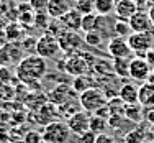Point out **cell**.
I'll return each mask as SVG.
<instances>
[{
  "instance_id": "obj_1",
  "label": "cell",
  "mask_w": 154,
  "mask_h": 143,
  "mask_svg": "<svg viewBox=\"0 0 154 143\" xmlns=\"http://www.w3.org/2000/svg\"><path fill=\"white\" fill-rule=\"evenodd\" d=\"M48 72V64L46 59L38 54H30V56H25L23 59L18 63L17 66V76L21 82L28 84H36L38 81H41Z\"/></svg>"
},
{
  "instance_id": "obj_2",
  "label": "cell",
  "mask_w": 154,
  "mask_h": 143,
  "mask_svg": "<svg viewBox=\"0 0 154 143\" xmlns=\"http://www.w3.org/2000/svg\"><path fill=\"white\" fill-rule=\"evenodd\" d=\"M79 102H80L82 110H85L89 113H95L97 110H100L102 107H105L108 104L103 91L98 89V87H89L82 94H79Z\"/></svg>"
},
{
  "instance_id": "obj_3",
  "label": "cell",
  "mask_w": 154,
  "mask_h": 143,
  "mask_svg": "<svg viewBox=\"0 0 154 143\" xmlns=\"http://www.w3.org/2000/svg\"><path fill=\"white\" fill-rule=\"evenodd\" d=\"M41 135L45 143H67L71 138V130H69L66 122L54 120V122L43 127Z\"/></svg>"
},
{
  "instance_id": "obj_4",
  "label": "cell",
  "mask_w": 154,
  "mask_h": 143,
  "mask_svg": "<svg viewBox=\"0 0 154 143\" xmlns=\"http://www.w3.org/2000/svg\"><path fill=\"white\" fill-rule=\"evenodd\" d=\"M35 53L38 54V56L45 58V59H54V58L61 53V46H59V40H57V36L45 31L38 40H36Z\"/></svg>"
},
{
  "instance_id": "obj_5",
  "label": "cell",
  "mask_w": 154,
  "mask_h": 143,
  "mask_svg": "<svg viewBox=\"0 0 154 143\" xmlns=\"http://www.w3.org/2000/svg\"><path fill=\"white\" fill-rule=\"evenodd\" d=\"M90 66L92 64H89V54H84L80 51L69 54L67 59H64V71L74 78L87 74Z\"/></svg>"
},
{
  "instance_id": "obj_6",
  "label": "cell",
  "mask_w": 154,
  "mask_h": 143,
  "mask_svg": "<svg viewBox=\"0 0 154 143\" xmlns=\"http://www.w3.org/2000/svg\"><path fill=\"white\" fill-rule=\"evenodd\" d=\"M128 45H130L131 51L136 53L138 56H143L148 53L149 49L154 48V35L151 33H131L128 36Z\"/></svg>"
},
{
  "instance_id": "obj_7",
  "label": "cell",
  "mask_w": 154,
  "mask_h": 143,
  "mask_svg": "<svg viewBox=\"0 0 154 143\" xmlns=\"http://www.w3.org/2000/svg\"><path fill=\"white\" fill-rule=\"evenodd\" d=\"M23 59V51L21 46L17 43H5L0 46V68H10L18 66V63Z\"/></svg>"
},
{
  "instance_id": "obj_8",
  "label": "cell",
  "mask_w": 154,
  "mask_h": 143,
  "mask_svg": "<svg viewBox=\"0 0 154 143\" xmlns=\"http://www.w3.org/2000/svg\"><path fill=\"white\" fill-rule=\"evenodd\" d=\"M61 51L66 54H72L80 51V46L84 45V38L79 35V31H62V35L57 36Z\"/></svg>"
},
{
  "instance_id": "obj_9",
  "label": "cell",
  "mask_w": 154,
  "mask_h": 143,
  "mask_svg": "<svg viewBox=\"0 0 154 143\" xmlns=\"http://www.w3.org/2000/svg\"><path fill=\"white\" fill-rule=\"evenodd\" d=\"M90 115H92V113H89L85 110H79V112H75L74 115L69 117V119L66 120V123H67L71 133H74L79 137V135L89 132L90 130Z\"/></svg>"
},
{
  "instance_id": "obj_10",
  "label": "cell",
  "mask_w": 154,
  "mask_h": 143,
  "mask_svg": "<svg viewBox=\"0 0 154 143\" xmlns=\"http://www.w3.org/2000/svg\"><path fill=\"white\" fill-rule=\"evenodd\" d=\"M151 66L146 61V58L143 56H136L131 58L130 61V78L133 81H138V82H146L151 74Z\"/></svg>"
},
{
  "instance_id": "obj_11",
  "label": "cell",
  "mask_w": 154,
  "mask_h": 143,
  "mask_svg": "<svg viewBox=\"0 0 154 143\" xmlns=\"http://www.w3.org/2000/svg\"><path fill=\"white\" fill-rule=\"evenodd\" d=\"M130 27L133 33H151L154 25H152V20L149 17V12L148 10H138L133 17L130 18Z\"/></svg>"
},
{
  "instance_id": "obj_12",
  "label": "cell",
  "mask_w": 154,
  "mask_h": 143,
  "mask_svg": "<svg viewBox=\"0 0 154 143\" xmlns=\"http://www.w3.org/2000/svg\"><path fill=\"white\" fill-rule=\"evenodd\" d=\"M107 51L112 58H131L133 51L128 45L126 38H120V36H112L107 43Z\"/></svg>"
},
{
  "instance_id": "obj_13",
  "label": "cell",
  "mask_w": 154,
  "mask_h": 143,
  "mask_svg": "<svg viewBox=\"0 0 154 143\" xmlns=\"http://www.w3.org/2000/svg\"><path fill=\"white\" fill-rule=\"evenodd\" d=\"M72 97H74V94H72V89L67 84H59V86H56L49 94H48V100H49L51 104H54L56 107L66 104V102L71 100Z\"/></svg>"
},
{
  "instance_id": "obj_14",
  "label": "cell",
  "mask_w": 154,
  "mask_h": 143,
  "mask_svg": "<svg viewBox=\"0 0 154 143\" xmlns=\"http://www.w3.org/2000/svg\"><path fill=\"white\" fill-rule=\"evenodd\" d=\"M139 10V5L134 0H118L115 5V17L122 20H130Z\"/></svg>"
},
{
  "instance_id": "obj_15",
  "label": "cell",
  "mask_w": 154,
  "mask_h": 143,
  "mask_svg": "<svg viewBox=\"0 0 154 143\" xmlns=\"http://www.w3.org/2000/svg\"><path fill=\"white\" fill-rule=\"evenodd\" d=\"M82 13L77 12L75 8H71L67 13H66L62 18H59L61 25L64 27V30L67 31H80V27H82Z\"/></svg>"
},
{
  "instance_id": "obj_16",
  "label": "cell",
  "mask_w": 154,
  "mask_h": 143,
  "mask_svg": "<svg viewBox=\"0 0 154 143\" xmlns=\"http://www.w3.org/2000/svg\"><path fill=\"white\" fill-rule=\"evenodd\" d=\"M71 10V3L69 0H49V5H48V15L53 20H59L66 15V13Z\"/></svg>"
},
{
  "instance_id": "obj_17",
  "label": "cell",
  "mask_w": 154,
  "mask_h": 143,
  "mask_svg": "<svg viewBox=\"0 0 154 143\" xmlns=\"http://www.w3.org/2000/svg\"><path fill=\"white\" fill-rule=\"evenodd\" d=\"M138 104L144 109L154 107V86L148 82H143L138 91Z\"/></svg>"
},
{
  "instance_id": "obj_18",
  "label": "cell",
  "mask_w": 154,
  "mask_h": 143,
  "mask_svg": "<svg viewBox=\"0 0 154 143\" xmlns=\"http://www.w3.org/2000/svg\"><path fill=\"white\" fill-rule=\"evenodd\" d=\"M138 91H139L138 86H134L133 82H126V84H123V86L120 87L118 97L128 105L130 104H138Z\"/></svg>"
},
{
  "instance_id": "obj_19",
  "label": "cell",
  "mask_w": 154,
  "mask_h": 143,
  "mask_svg": "<svg viewBox=\"0 0 154 143\" xmlns=\"http://www.w3.org/2000/svg\"><path fill=\"white\" fill-rule=\"evenodd\" d=\"M130 61L131 58H113L112 66H113V74L116 78H130Z\"/></svg>"
},
{
  "instance_id": "obj_20",
  "label": "cell",
  "mask_w": 154,
  "mask_h": 143,
  "mask_svg": "<svg viewBox=\"0 0 154 143\" xmlns=\"http://www.w3.org/2000/svg\"><path fill=\"white\" fill-rule=\"evenodd\" d=\"M115 0H95V13L102 17H108L115 13Z\"/></svg>"
},
{
  "instance_id": "obj_21",
  "label": "cell",
  "mask_w": 154,
  "mask_h": 143,
  "mask_svg": "<svg viewBox=\"0 0 154 143\" xmlns=\"http://www.w3.org/2000/svg\"><path fill=\"white\" fill-rule=\"evenodd\" d=\"M144 107H141L139 104H126V109H125V117H126L128 120H131V122H141L143 119H144V110H143Z\"/></svg>"
},
{
  "instance_id": "obj_22",
  "label": "cell",
  "mask_w": 154,
  "mask_h": 143,
  "mask_svg": "<svg viewBox=\"0 0 154 143\" xmlns=\"http://www.w3.org/2000/svg\"><path fill=\"white\" fill-rule=\"evenodd\" d=\"M113 33H115V36H120V38H128V36L133 33V30H131V27H130V21L122 20V18H115Z\"/></svg>"
},
{
  "instance_id": "obj_23",
  "label": "cell",
  "mask_w": 154,
  "mask_h": 143,
  "mask_svg": "<svg viewBox=\"0 0 154 143\" xmlns=\"http://www.w3.org/2000/svg\"><path fill=\"white\" fill-rule=\"evenodd\" d=\"M107 128H108V119H103V117L95 115V113L90 115V130L94 133H97V135L105 133Z\"/></svg>"
},
{
  "instance_id": "obj_24",
  "label": "cell",
  "mask_w": 154,
  "mask_h": 143,
  "mask_svg": "<svg viewBox=\"0 0 154 143\" xmlns=\"http://www.w3.org/2000/svg\"><path fill=\"white\" fill-rule=\"evenodd\" d=\"M97 28H98V15L97 13H90V15L82 17V27H80V30L84 33L97 31Z\"/></svg>"
},
{
  "instance_id": "obj_25",
  "label": "cell",
  "mask_w": 154,
  "mask_h": 143,
  "mask_svg": "<svg viewBox=\"0 0 154 143\" xmlns=\"http://www.w3.org/2000/svg\"><path fill=\"white\" fill-rule=\"evenodd\" d=\"M103 38L105 36L100 31H89L84 35V43L89 45L90 48H100L102 43H103Z\"/></svg>"
},
{
  "instance_id": "obj_26",
  "label": "cell",
  "mask_w": 154,
  "mask_h": 143,
  "mask_svg": "<svg viewBox=\"0 0 154 143\" xmlns=\"http://www.w3.org/2000/svg\"><path fill=\"white\" fill-rule=\"evenodd\" d=\"M74 8L77 12H80L82 15L95 13V0H77L74 3Z\"/></svg>"
},
{
  "instance_id": "obj_27",
  "label": "cell",
  "mask_w": 154,
  "mask_h": 143,
  "mask_svg": "<svg viewBox=\"0 0 154 143\" xmlns=\"http://www.w3.org/2000/svg\"><path fill=\"white\" fill-rule=\"evenodd\" d=\"M72 87H74L75 92L82 94L84 91H87L89 87H94L92 82H90L89 76L84 74V76H77V78H74V82H72Z\"/></svg>"
},
{
  "instance_id": "obj_28",
  "label": "cell",
  "mask_w": 154,
  "mask_h": 143,
  "mask_svg": "<svg viewBox=\"0 0 154 143\" xmlns=\"http://www.w3.org/2000/svg\"><path fill=\"white\" fill-rule=\"evenodd\" d=\"M51 18L49 15H48V12H38L35 13V21H33V25H35L36 28H39V30H48V27H49L51 23Z\"/></svg>"
},
{
  "instance_id": "obj_29",
  "label": "cell",
  "mask_w": 154,
  "mask_h": 143,
  "mask_svg": "<svg viewBox=\"0 0 154 143\" xmlns=\"http://www.w3.org/2000/svg\"><path fill=\"white\" fill-rule=\"evenodd\" d=\"M125 143H144V130L143 128H134L125 137Z\"/></svg>"
},
{
  "instance_id": "obj_30",
  "label": "cell",
  "mask_w": 154,
  "mask_h": 143,
  "mask_svg": "<svg viewBox=\"0 0 154 143\" xmlns=\"http://www.w3.org/2000/svg\"><path fill=\"white\" fill-rule=\"evenodd\" d=\"M23 141H25V143H45L41 132H36V130H30V132H26V135H25Z\"/></svg>"
},
{
  "instance_id": "obj_31",
  "label": "cell",
  "mask_w": 154,
  "mask_h": 143,
  "mask_svg": "<svg viewBox=\"0 0 154 143\" xmlns=\"http://www.w3.org/2000/svg\"><path fill=\"white\" fill-rule=\"evenodd\" d=\"M28 3L33 8V12L38 13V12H46L48 5H49V0H28Z\"/></svg>"
},
{
  "instance_id": "obj_32",
  "label": "cell",
  "mask_w": 154,
  "mask_h": 143,
  "mask_svg": "<svg viewBox=\"0 0 154 143\" xmlns=\"http://www.w3.org/2000/svg\"><path fill=\"white\" fill-rule=\"evenodd\" d=\"M125 119H126V117L120 115V113H110V117H108V127L116 128V130H118V128L122 127V123L125 122Z\"/></svg>"
},
{
  "instance_id": "obj_33",
  "label": "cell",
  "mask_w": 154,
  "mask_h": 143,
  "mask_svg": "<svg viewBox=\"0 0 154 143\" xmlns=\"http://www.w3.org/2000/svg\"><path fill=\"white\" fill-rule=\"evenodd\" d=\"M77 138H79L80 143H95V140H97V133H94L92 130H89V132H85V133L79 135Z\"/></svg>"
},
{
  "instance_id": "obj_34",
  "label": "cell",
  "mask_w": 154,
  "mask_h": 143,
  "mask_svg": "<svg viewBox=\"0 0 154 143\" xmlns=\"http://www.w3.org/2000/svg\"><path fill=\"white\" fill-rule=\"evenodd\" d=\"M95 143H116V140L112 137V135L100 133V135H97V140H95Z\"/></svg>"
},
{
  "instance_id": "obj_35",
  "label": "cell",
  "mask_w": 154,
  "mask_h": 143,
  "mask_svg": "<svg viewBox=\"0 0 154 143\" xmlns=\"http://www.w3.org/2000/svg\"><path fill=\"white\" fill-rule=\"evenodd\" d=\"M10 81V71L7 68H0V84H7Z\"/></svg>"
},
{
  "instance_id": "obj_36",
  "label": "cell",
  "mask_w": 154,
  "mask_h": 143,
  "mask_svg": "<svg viewBox=\"0 0 154 143\" xmlns=\"http://www.w3.org/2000/svg\"><path fill=\"white\" fill-rule=\"evenodd\" d=\"M144 120H148L149 123L154 125V107L152 109H146L144 110Z\"/></svg>"
},
{
  "instance_id": "obj_37",
  "label": "cell",
  "mask_w": 154,
  "mask_h": 143,
  "mask_svg": "<svg viewBox=\"0 0 154 143\" xmlns=\"http://www.w3.org/2000/svg\"><path fill=\"white\" fill-rule=\"evenodd\" d=\"M144 58H146V61L149 63V66H151V69H154V48L149 49L148 53L144 54Z\"/></svg>"
},
{
  "instance_id": "obj_38",
  "label": "cell",
  "mask_w": 154,
  "mask_h": 143,
  "mask_svg": "<svg viewBox=\"0 0 154 143\" xmlns=\"http://www.w3.org/2000/svg\"><path fill=\"white\" fill-rule=\"evenodd\" d=\"M8 12V5H7V0H0V18L5 17Z\"/></svg>"
},
{
  "instance_id": "obj_39",
  "label": "cell",
  "mask_w": 154,
  "mask_h": 143,
  "mask_svg": "<svg viewBox=\"0 0 154 143\" xmlns=\"http://www.w3.org/2000/svg\"><path fill=\"white\" fill-rule=\"evenodd\" d=\"M148 84H151V86H154V69L151 71V74H149V78H148V81H146Z\"/></svg>"
},
{
  "instance_id": "obj_40",
  "label": "cell",
  "mask_w": 154,
  "mask_h": 143,
  "mask_svg": "<svg viewBox=\"0 0 154 143\" xmlns=\"http://www.w3.org/2000/svg\"><path fill=\"white\" fill-rule=\"evenodd\" d=\"M148 12H149V17H151V20H152V25H154V5H151L148 8Z\"/></svg>"
},
{
  "instance_id": "obj_41",
  "label": "cell",
  "mask_w": 154,
  "mask_h": 143,
  "mask_svg": "<svg viewBox=\"0 0 154 143\" xmlns=\"http://www.w3.org/2000/svg\"><path fill=\"white\" fill-rule=\"evenodd\" d=\"M146 5H148V8H149L151 5H154V0H146Z\"/></svg>"
},
{
  "instance_id": "obj_42",
  "label": "cell",
  "mask_w": 154,
  "mask_h": 143,
  "mask_svg": "<svg viewBox=\"0 0 154 143\" xmlns=\"http://www.w3.org/2000/svg\"><path fill=\"white\" fill-rule=\"evenodd\" d=\"M134 2H136L138 5H141V0H134ZM143 2H146V0H143Z\"/></svg>"
},
{
  "instance_id": "obj_43",
  "label": "cell",
  "mask_w": 154,
  "mask_h": 143,
  "mask_svg": "<svg viewBox=\"0 0 154 143\" xmlns=\"http://www.w3.org/2000/svg\"><path fill=\"white\" fill-rule=\"evenodd\" d=\"M7 2H18V0H7Z\"/></svg>"
},
{
  "instance_id": "obj_44",
  "label": "cell",
  "mask_w": 154,
  "mask_h": 143,
  "mask_svg": "<svg viewBox=\"0 0 154 143\" xmlns=\"http://www.w3.org/2000/svg\"><path fill=\"white\" fill-rule=\"evenodd\" d=\"M2 45H3V43H2V41H0V46H2Z\"/></svg>"
},
{
  "instance_id": "obj_45",
  "label": "cell",
  "mask_w": 154,
  "mask_h": 143,
  "mask_svg": "<svg viewBox=\"0 0 154 143\" xmlns=\"http://www.w3.org/2000/svg\"><path fill=\"white\" fill-rule=\"evenodd\" d=\"M115 2H118V0H115Z\"/></svg>"
}]
</instances>
